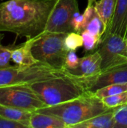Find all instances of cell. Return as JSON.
I'll return each instance as SVG.
<instances>
[{"mask_svg": "<svg viewBox=\"0 0 127 128\" xmlns=\"http://www.w3.org/2000/svg\"><path fill=\"white\" fill-rule=\"evenodd\" d=\"M58 0H8L0 4V32L27 39L43 32Z\"/></svg>", "mask_w": 127, "mask_h": 128, "instance_id": "cell-1", "label": "cell"}, {"mask_svg": "<svg viewBox=\"0 0 127 128\" xmlns=\"http://www.w3.org/2000/svg\"><path fill=\"white\" fill-rule=\"evenodd\" d=\"M101 99L94 93L86 92L79 97L67 102L40 109L36 112L50 114L62 120L67 126L72 128L96 116L109 110Z\"/></svg>", "mask_w": 127, "mask_h": 128, "instance_id": "cell-2", "label": "cell"}, {"mask_svg": "<svg viewBox=\"0 0 127 128\" xmlns=\"http://www.w3.org/2000/svg\"><path fill=\"white\" fill-rule=\"evenodd\" d=\"M28 86L47 106L67 102L88 92L82 82L69 74L67 70L65 74L37 81Z\"/></svg>", "mask_w": 127, "mask_h": 128, "instance_id": "cell-3", "label": "cell"}, {"mask_svg": "<svg viewBox=\"0 0 127 128\" xmlns=\"http://www.w3.org/2000/svg\"><path fill=\"white\" fill-rule=\"evenodd\" d=\"M65 33L43 32L32 38L31 52L38 62L57 70H64L68 50L64 46Z\"/></svg>", "mask_w": 127, "mask_h": 128, "instance_id": "cell-4", "label": "cell"}, {"mask_svg": "<svg viewBox=\"0 0 127 128\" xmlns=\"http://www.w3.org/2000/svg\"><path fill=\"white\" fill-rule=\"evenodd\" d=\"M66 74V70H57L46 64L37 62L31 66H10L0 69V87L30 85Z\"/></svg>", "mask_w": 127, "mask_h": 128, "instance_id": "cell-5", "label": "cell"}, {"mask_svg": "<svg viewBox=\"0 0 127 128\" xmlns=\"http://www.w3.org/2000/svg\"><path fill=\"white\" fill-rule=\"evenodd\" d=\"M0 105L31 112L47 107L28 85L0 87Z\"/></svg>", "mask_w": 127, "mask_h": 128, "instance_id": "cell-6", "label": "cell"}, {"mask_svg": "<svg viewBox=\"0 0 127 128\" xmlns=\"http://www.w3.org/2000/svg\"><path fill=\"white\" fill-rule=\"evenodd\" d=\"M101 56L102 70L127 62V40L113 34H104L97 50Z\"/></svg>", "mask_w": 127, "mask_h": 128, "instance_id": "cell-7", "label": "cell"}, {"mask_svg": "<svg viewBox=\"0 0 127 128\" xmlns=\"http://www.w3.org/2000/svg\"><path fill=\"white\" fill-rule=\"evenodd\" d=\"M78 11L77 0H58L49 15L45 31L65 34L73 32L72 20Z\"/></svg>", "mask_w": 127, "mask_h": 128, "instance_id": "cell-8", "label": "cell"}, {"mask_svg": "<svg viewBox=\"0 0 127 128\" xmlns=\"http://www.w3.org/2000/svg\"><path fill=\"white\" fill-rule=\"evenodd\" d=\"M82 82L87 91L93 93L109 85L127 82V62L103 70L98 75Z\"/></svg>", "mask_w": 127, "mask_h": 128, "instance_id": "cell-9", "label": "cell"}, {"mask_svg": "<svg viewBox=\"0 0 127 128\" xmlns=\"http://www.w3.org/2000/svg\"><path fill=\"white\" fill-rule=\"evenodd\" d=\"M101 56L97 50L92 54L79 58L77 67L72 70H67V72L81 81L92 78L98 75L101 71Z\"/></svg>", "mask_w": 127, "mask_h": 128, "instance_id": "cell-10", "label": "cell"}, {"mask_svg": "<svg viewBox=\"0 0 127 128\" xmlns=\"http://www.w3.org/2000/svg\"><path fill=\"white\" fill-rule=\"evenodd\" d=\"M113 34L127 40V0H118L109 26L104 34Z\"/></svg>", "mask_w": 127, "mask_h": 128, "instance_id": "cell-11", "label": "cell"}, {"mask_svg": "<svg viewBox=\"0 0 127 128\" xmlns=\"http://www.w3.org/2000/svg\"><path fill=\"white\" fill-rule=\"evenodd\" d=\"M32 38L27 40L19 46L14 47L12 52L11 60L19 66H31L38 62L34 58L31 52Z\"/></svg>", "mask_w": 127, "mask_h": 128, "instance_id": "cell-12", "label": "cell"}, {"mask_svg": "<svg viewBox=\"0 0 127 128\" xmlns=\"http://www.w3.org/2000/svg\"><path fill=\"white\" fill-rule=\"evenodd\" d=\"M115 109H109L105 112L74 125L72 128H114Z\"/></svg>", "mask_w": 127, "mask_h": 128, "instance_id": "cell-13", "label": "cell"}, {"mask_svg": "<svg viewBox=\"0 0 127 128\" xmlns=\"http://www.w3.org/2000/svg\"><path fill=\"white\" fill-rule=\"evenodd\" d=\"M30 128H67V126L55 116L33 112L30 121Z\"/></svg>", "mask_w": 127, "mask_h": 128, "instance_id": "cell-14", "label": "cell"}, {"mask_svg": "<svg viewBox=\"0 0 127 128\" xmlns=\"http://www.w3.org/2000/svg\"><path fill=\"white\" fill-rule=\"evenodd\" d=\"M33 112L0 105V116L20 123L26 128H30V121Z\"/></svg>", "mask_w": 127, "mask_h": 128, "instance_id": "cell-15", "label": "cell"}, {"mask_svg": "<svg viewBox=\"0 0 127 128\" xmlns=\"http://www.w3.org/2000/svg\"><path fill=\"white\" fill-rule=\"evenodd\" d=\"M117 2L118 0H100L99 2L96 1L94 4L97 15L103 24L104 33L106 32L109 26L115 12Z\"/></svg>", "mask_w": 127, "mask_h": 128, "instance_id": "cell-16", "label": "cell"}, {"mask_svg": "<svg viewBox=\"0 0 127 128\" xmlns=\"http://www.w3.org/2000/svg\"><path fill=\"white\" fill-rule=\"evenodd\" d=\"M126 91H127V82L109 85L97 90L94 93L98 98L103 99L104 98L112 96Z\"/></svg>", "mask_w": 127, "mask_h": 128, "instance_id": "cell-17", "label": "cell"}, {"mask_svg": "<svg viewBox=\"0 0 127 128\" xmlns=\"http://www.w3.org/2000/svg\"><path fill=\"white\" fill-rule=\"evenodd\" d=\"M101 100L103 104L109 109L126 106L127 105V91L112 96L104 98L101 99Z\"/></svg>", "mask_w": 127, "mask_h": 128, "instance_id": "cell-18", "label": "cell"}, {"mask_svg": "<svg viewBox=\"0 0 127 128\" xmlns=\"http://www.w3.org/2000/svg\"><path fill=\"white\" fill-rule=\"evenodd\" d=\"M64 46L68 51H76L83 46V38L80 33L72 32L67 34L64 39Z\"/></svg>", "mask_w": 127, "mask_h": 128, "instance_id": "cell-19", "label": "cell"}, {"mask_svg": "<svg viewBox=\"0 0 127 128\" xmlns=\"http://www.w3.org/2000/svg\"><path fill=\"white\" fill-rule=\"evenodd\" d=\"M84 31H86L100 38L103 37L104 34V26L97 14H96L94 17L88 22Z\"/></svg>", "mask_w": 127, "mask_h": 128, "instance_id": "cell-20", "label": "cell"}, {"mask_svg": "<svg viewBox=\"0 0 127 128\" xmlns=\"http://www.w3.org/2000/svg\"><path fill=\"white\" fill-rule=\"evenodd\" d=\"M81 34L83 38V46L86 52L92 51L95 49H97L101 42L102 38L92 34L86 31H83Z\"/></svg>", "mask_w": 127, "mask_h": 128, "instance_id": "cell-21", "label": "cell"}, {"mask_svg": "<svg viewBox=\"0 0 127 128\" xmlns=\"http://www.w3.org/2000/svg\"><path fill=\"white\" fill-rule=\"evenodd\" d=\"M114 128H127V105L115 109Z\"/></svg>", "mask_w": 127, "mask_h": 128, "instance_id": "cell-22", "label": "cell"}, {"mask_svg": "<svg viewBox=\"0 0 127 128\" xmlns=\"http://www.w3.org/2000/svg\"><path fill=\"white\" fill-rule=\"evenodd\" d=\"M15 46H4L0 44V69L7 68L10 66V61L12 58V52Z\"/></svg>", "mask_w": 127, "mask_h": 128, "instance_id": "cell-23", "label": "cell"}, {"mask_svg": "<svg viewBox=\"0 0 127 128\" xmlns=\"http://www.w3.org/2000/svg\"><path fill=\"white\" fill-rule=\"evenodd\" d=\"M87 24L88 23L85 19L84 15L81 14L79 11L76 12L74 14V16L72 20V28L73 32L81 34L85 30Z\"/></svg>", "mask_w": 127, "mask_h": 128, "instance_id": "cell-24", "label": "cell"}, {"mask_svg": "<svg viewBox=\"0 0 127 128\" xmlns=\"http://www.w3.org/2000/svg\"><path fill=\"white\" fill-rule=\"evenodd\" d=\"M79 58H78L75 51H68L66 57L64 68L67 70L74 69L79 64Z\"/></svg>", "mask_w": 127, "mask_h": 128, "instance_id": "cell-25", "label": "cell"}, {"mask_svg": "<svg viewBox=\"0 0 127 128\" xmlns=\"http://www.w3.org/2000/svg\"><path fill=\"white\" fill-rule=\"evenodd\" d=\"M0 128H26L23 124L0 116Z\"/></svg>", "mask_w": 127, "mask_h": 128, "instance_id": "cell-26", "label": "cell"}, {"mask_svg": "<svg viewBox=\"0 0 127 128\" xmlns=\"http://www.w3.org/2000/svg\"><path fill=\"white\" fill-rule=\"evenodd\" d=\"M96 0H88V5H94Z\"/></svg>", "mask_w": 127, "mask_h": 128, "instance_id": "cell-27", "label": "cell"}, {"mask_svg": "<svg viewBox=\"0 0 127 128\" xmlns=\"http://www.w3.org/2000/svg\"><path fill=\"white\" fill-rule=\"evenodd\" d=\"M3 38H4V34H1V32H0V44H1V40H2Z\"/></svg>", "mask_w": 127, "mask_h": 128, "instance_id": "cell-28", "label": "cell"}]
</instances>
